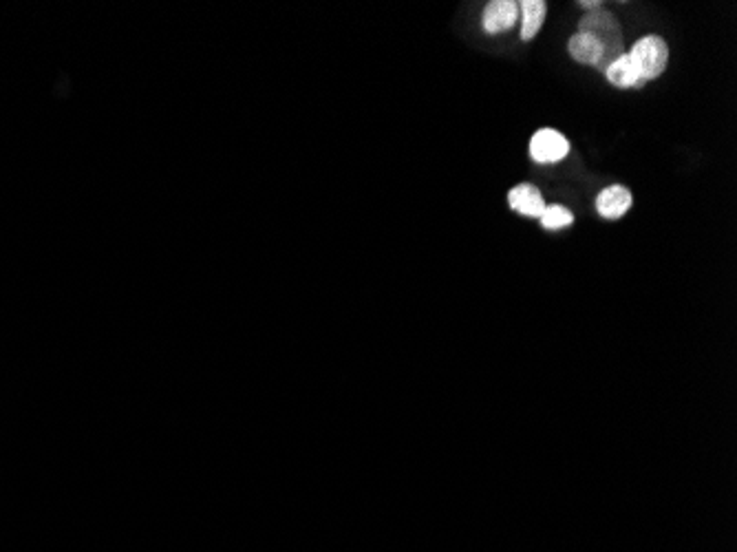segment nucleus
<instances>
[{"mask_svg": "<svg viewBox=\"0 0 737 552\" xmlns=\"http://www.w3.org/2000/svg\"><path fill=\"white\" fill-rule=\"evenodd\" d=\"M568 51H570V56L579 62V65H587V67L601 65L603 47H601V42L592 38L590 34H581V31H576L568 42Z\"/></svg>", "mask_w": 737, "mask_h": 552, "instance_id": "6e6552de", "label": "nucleus"}, {"mask_svg": "<svg viewBox=\"0 0 737 552\" xmlns=\"http://www.w3.org/2000/svg\"><path fill=\"white\" fill-rule=\"evenodd\" d=\"M603 73H605L607 82H610L612 87H618V89H643L647 84L643 78H640L638 69L634 67V62L629 60L627 53L618 60H614L612 65L607 67Z\"/></svg>", "mask_w": 737, "mask_h": 552, "instance_id": "0eeeda50", "label": "nucleus"}, {"mask_svg": "<svg viewBox=\"0 0 737 552\" xmlns=\"http://www.w3.org/2000/svg\"><path fill=\"white\" fill-rule=\"evenodd\" d=\"M508 206L512 210H517L519 215L530 217V219H539L546 210V199H543L541 190L532 184H519L508 193Z\"/></svg>", "mask_w": 737, "mask_h": 552, "instance_id": "39448f33", "label": "nucleus"}, {"mask_svg": "<svg viewBox=\"0 0 737 552\" xmlns=\"http://www.w3.org/2000/svg\"><path fill=\"white\" fill-rule=\"evenodd\" d=\"M519 20V3L515 0H493L488 3L482 16V27L486 34H504Z\"/></svg>", "mask_w": 737, "mask_h": 552, "instance_id": "20e7f679", "label": "nucleus"}, {"mask_svg": "<svg viewBox=\"0 0 737 552\" xmlns=\"http://www.w3.org/2000/svg\"><path fill=\"white\" fill-rule=\"evenodd\" d=\"M579 31H581V34H590L592 38H596L598 42H601L603 58H601V65H598L596 69L605 71L614 60L625 56L621 23H618V20L614 18V14L607 12V9H603V7L594 9V12L583 16V20L579 23Z\"/></svg>", "mask_w": 737, "mask_h": 552, "instance_id": "f257e3e1", "label": "nucleus"}, {"mask_svg": "<svg viewBox=\"0 0 737 552\" xmlns=\"http://www.w3.org/2000/svg\"><path fill=\"white\" fill-rule=\"evenodd\" d=\"M548 5L543 0H523L519 3V16H521V40L530 42L534 36L539 34L546 20Z\"/></svg>", "mask_w": 737, "mask_h": 552, "instance_id": "1a4fd4ad", "label": "nucleus"}, {"mask_svg": "<svg viewBox=\"0 0 737 552\" xmlns=\"http://www.w3.org/2000/svg\"><path fill=\"white\" fill-rule=\"evenodd\" d=\"M539 219H541V226L546 230H563L574 224L572 210H568L561 204L546 206V210H543V215Z\"/></svg>", "mask_w": 737, "mask_h": 552, "instance_id": "9d476101", "label": "nucleus"}, {"mask_svg": "<svg viewBox=\"0 0 737 552\" xmlns=\"http://www.w3.org/2000/svg\"><path fill=\"white\" fill-rule=\"evenodd\" d=\"M579 7L587 9V12H594V9H601V7H603V3H601V0H585V3L581 0Z\"/></svg>", "mask_w": 737, "mask_h": 552, "instance_id": "9b49d317", "label": "nucleus"}, {"mask_svg": "<svg viewBox=\"0 0 737 552\" xmlns=\"http://www.w3.org/2000/svg\"><path fill=\"white\" fill-rule=\"evenodd\" d=\"M570 155L568 137L557 129H539L530 140V157L537 164H559Z\"/></svg>", "mask_w": 737, "mask_h": 552, "instance_id": "7ed1b4c3", "label": "nucleus"}, {"mask_svg": "<svg viewBox=\"0 0 737 552\" xmlns=\"http://www.w3.org/2000/svg\"><path fill=\"white\" fill-rule=\"evenodd\" d=\"M627 56L634 62L640 78L651 82L660 78L669 65V45L660 36H645L634 42Z\"/></svg>", "mask_w": 737, "mask_h": 552, "instance_id": "f03ea898", "label": "nucleus"}, {"mask_svg": "<svg viewBox=\"0 0 737 552\" xmlns=\"http://www.w3.org/2000/svg\"><path fill=\"white\" fill-rule=\"evenodd\" d=\"M632 204H634L632 193H629V190L625 186L614 184L610 188H605L603 193L598 195V199H596V210H598V215H601L603 219H612L614 221V219H621L625 215V212L629 208H632Z\"/></svg>", "mask_w": 737, "mask_h": 552, "instance_id": "423d86ee", "label": "nucleus"}]
</instances>
